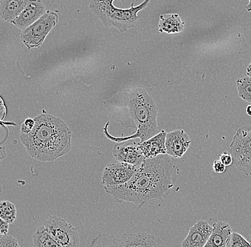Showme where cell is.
<instances>
[{
	"mask_svg": "<svg viewBox=\"0 0 251 247\" xmlns=\"http://www.w3.org/2000/svg\"><path fill=\"white\" fill-rule=\"evenodd\" d=\"M177 159L160 155L146 159L126 183L104 187L105 191L119 202L133 203L141 207L151 201L162 200L169 194L178 177Z\"/></svg>",
	"mask_w": 251,
	"mask_h": 247,
	"instance_id": "cell-1",
	"label": "cell"
},
{
	"mask_svg": "<svg viewBox=\"0 0 251 247\" xmlns=\"http://www.w3.org/2000/svg\"><path fill=\"white\" fill-rule=\"evenodd\" d=\"M104 105L113 115L123 114L114 119L119 122L126 116L132 120L133 128L136 130L130 136L114 137L108 132L107 122L103 127V133L111 141L121 142L139 138L141 142H143L158 133V109L151 96L145 89L140 87L125 89L105 102Z\"/></svg>",
	"mask_w": 251,
	"mask_h": 247,
	"instance_id": "cell-2",
	"label": "cell"
},
{
	"mask_svg": "<svg viewBox=\"0 0 251 247\" xmlns=\"http://www.w3.org/2000/svg\"><path fill=\"white\" fill-rule=\"evenodd\" d=\"M29 133L20 132V140L31 158L54 162L72 149V131L60 118L42 113L34 117Z\"/></svg>",
	"mask_w": 251,
	"mask_h": 247,
	"instance_id": "cell-3",
	"label": "cell"
},
{
	"mask_svg": "<svg viewBox=\"0 0 251 247\" xmlns=\"http://www.w3.org/2000/svg\"><path fill=\"white\" fill-rule=\"evenodd\" d=\"M115 0H91L89 9L97 19L106 27L117 28L120 32H126L133 28L140 17L138 16L140 11L148 7L151 0H144L138 6H133L128 9H119L114 7ZM122 2L126 0H120Z\"/></svg>",
	"mask_w": 251,
	"mask_h": 247,
	"instance_id": "cell-4",
	"label": "cell"
},
{
	"mask_svg": "<svg viewBox=\"0 0 251 247\" xmlns=\"http://www.w3.org/2000/svg\"><path fill=\"white\" fill-rule=\"evenodd\" d=\"M233 164L245 175H251V124L238 129L230 144Z\"/></svg>",
	"mask_w": 251,
	"mask_h": 247,
	"instance_id": "cell-5",
	"label": "cell"
},
{
	"mask_svg": "<svg viewBox=\"0 0 251 247\" xmlns=\"http://www.w3.org/2000/svg\"><path fill=\"white\" fill-rule=\"evenodd\" d=\"M58 22L57 12L47 10L37 21L22 31L20 34L22 42L29 50L38 48L42 46L49 33L54 29Z\"/></svg>",
	"mask_w": 251,
	"mask_h": 247,
	"instance_id": "cell-6",
	"label": "cell"
},
{
	"mask_svg": "<svg viewBox=\"0 0 251 247\" xmlns=\"http://www.w3.org/2000/svg\"><path fill=\"white\" fill-rule=\"evenodd\" d=\"M47 232L63 247H78L80 237L77 231L67 220L51 215L43 225Z\"/></svg>",
	"mask_w": 251,
	"mask_h": 247,
	"instance_id": "cell-7",
	"label": "cell"
},
{
	"mask_svg": "<svg viewBox=\"0 0 251 247\" xmlns=\"http://www.w3.org/2000/svg\"><path fill=\"white\" fill-rule=\"evenodd\" d=\"M140 166L122 162H111L102 172L101 184L104 187H116L128 182Z\"/></svg>",
	"mask_w": 251,
	"mask_h": 247,
	"instance_id": "cell-8",
	"label": "cell"
},
{
	"mask_svg": "<svg viewBox=\"0 0 251 247\" xmlns=\"http://www.w3.org/2000/svg\"><path fill=\"white\" fill-rule=\"evenodd\" d=\"M139 144V142L131 141V139L121 141L114 145L113 155L117 161L140 166L145 159L141 153Z\"/></svg>",
	"mask_w": 251,
	"mask_h": 247,
	"instance_id": "cell-9",
	"label": "cell"
},
{
	"mask_svg": "<svg viewBox=\"0 0 251 247\" xmlns=\"http://www.w3.org/2000/svg\"><path fill=\"white\" fill-rule=\"evenodd\" d=\"M191 140L186 132L176 130L166 134L165 146L166 154L174 158H180L188 150Z\"/></svg>",
	"mask_w": 251,
	"mask_h": 247,
	"instance_id": "cell-10",
	"label": "cell"
},
{
	"mask_svg": "<svg viewBox=\"0 0 251 247\" xmlns=\"http://www.w3.org/2000/svg\"><path fill=\"white\" fill-rule=\"evenodd\" d=\"M46 12V8L42 0H29L23 12L10 23L13 24L21 30H25L37 21Z\"/></svg>",
	"mask_w": 251,
	"mask_h": 247,
	"instance_id": "cell-11",
	"label": "cell"
},
{
	"mask_svg": "<svg viewBox=\"0 0 251 247\" xmlns=\"http://www.w3.org/2000/svg\"><path fill=\"white\" fill-rule=\"evenodd\" d=\"M213 231V226L203 220H199L191 226L181 247H203Z\"/></svg>",
	"mask_w": 251,
	"mask_h": 247,
	"instance_id": "cell-12",
	"label": "cell"
},
{
	"mask_svg": "<svg viewBox=\"0 0 251 247\" xmlns=\"http://www.w3.org/2000/svg\"><path fill=\"white\" fill-rule=\"evenodd\" d=\"M167 132L161 130L150 139L139 143V149L144 156V158L151 159L160 155H166V136Z\"/></svg>",
	"mask_w": 251,
	"mask_h": 247,
	"instance_id": "cell-13",
	"label": "cell"
},
{
	"mask_svg": "<svg viewBox=\"0 0 251 247\" xmlns=\"http://www.w3.org/2000/svg\"><path fill=\"white\" fill-rule=\"evenodd\" d=\"M212 226L213 231L203 247H226L227 241L233 232L230 225L220 221Z\"/></svg>",
	"mask_w": 251,
	"mask_h": 247,
	"instance_id": "cell-14",
	"label": "cell"
},
{
	"mask_svg": "<svg viewBox=\"0 0 251 247\" xmlns=\"http://www.w3.org/2000/svg\"><path fill=\"white\" fill-rule=\"evenodd\" d=\"M29 1V0H1L0 17L4 21L11 23L20 15Z\"/></svg>",
	"mask_w": 251,
	"mask_h": 247,
	"instance_id": "cell-15",
	"label": "cell"
},
{
	"mask_svg": "<svg viewBox=\"0 0 251 247\" xmlns=\"http://www.w3.org/2000/svg\"><path fill=\"white\" fill-rule=\"evenodd\" d=\"M185 23L178 14H169L160 16L158 31L166 34L180 33L184 29Z\"/></svg>",
	"mask_w": 251,
	"mask_h": 247,
	"instance_id": "cell-16",
	"label": "cell"
},
{
	"mask_svg": "<svg viewBox=\"0 0 251 247\" xmlns=\"http://www.w3.org/2000/svg\"><path fill=\"white\" fill-rule=\"evenodd\" d=\"M133 247H166L158 237L147 233H128Z\"/></svg>",
	"mask_w": 251,
	"mask_h": 247,
	"instance_id": "cell-17",
	"label": "cell"
},
{
	"mask_svg": "<svg viewBox=\"0 0 251 247\" xmlns=\"http://www.w3.org/2000/svg\"><path fill=\"white\" fill-rule=\"evenodd\" d=\"M32 239L34 247H63L51 237L44 226L36 229Z\"/></svg>",
	"mask_w": 251,
	"mask_h": 247,
	"instance_id": "cell-18",
	"label": "cell"
},
{
	"mask_svg": "<svg viewBox=\"0 0 251 247\" xmlns=\"http://www.w3.org/2000/svg\"><path fill=\"white\" fill-rule=\"evenodd\" d=\"M0 218L8 224H13L17 218V209L15 204L10 201H0Z\"/></svg>",
	"mask_w": 251,
	"mask_h": 247,
	"instance_id": "cell-19",
	"label": "cell"
},
{
	"mask_svg": "<svg viewBox=\"0 0 251 247\" xmlns=\"http://www.w3.org/2000/svg\"><path fill=\"white\" fill-rule=\"evenodd\" d=\"M238 96L251 104V78L249 77L238 79L236 81Z\"/></svg>",
	"mask_w": 251,
	"mask_h": 247,
	"instance_id": "cell-20",
	"label": "cell"
},
{
	"mask_svg": "<svg viewBox=\"0 0 251 247\" xmlns=\"http://www.w3.org/2000/svg\"><path fill=\"white\" fill-rule=\"evenodd\" d=\"M248 241L241 234L236 232H232L230 238L227 241L226 247H243Z\"/></svg>",
	"mask_w": 251,
	"mask_h": 247,
	"instance_id": "cell-21",
	"label": "cell"
},
{
	"mask_svg": "<svg viewBox=\"0 0 251 247\" xmlns=\"http://www.w3.org/2000/svg\"><path fill=\"white\" fill-rule=\"evenodd\" d=\"M106 247H133L130 241L128 234H124L121 238H115L113 240L111 245Z\"/></svg>",
	"mask_w": 251,
	"mask_h": 247,
	"instance_id": "cell-22",
	"label": "cell"
},
{
	"mask_svg": "<svg viewBox=\"0 0 251 247\" xmlns=\"http://www.w3.org/2000/svg\"><path fill=\"white\" fill-rule=\"evenodd\" d=\"M0 247H20L18 241L12 236L4 235L0 237Z\"/></svg>",
	"mask_w": 251,
	"mask_h": 247,
	"instance_id": "cell-23",
	"label": "cell"
},
{
	"mask_svg": "<svg viewBox=\"0 0 251 247\" xmlns=\"http://www.w3.org/2000/svg\"><path fill=\"white\" fill-rule=\"evenodd\" d=\"M34 126V119L28 118L26 119L21 126V133L28 134L32 130Z\"/></svg>",
	"mask_w": 251,
	"mask_h": 247,
	"instance_id": "cell-24",
	"label": "cell"
},
{
	"mask_svg": "<svg viewBox=\"0 0 251 247\" xmlns=\"http://www.w3.org/2000/svg\"><path fill=\"white\" fill-rule=\"evenodd\" d=\"M220 161L221 162L226 166H230L233 164V159L231 155L229 153L228 151L224 152L221 156H220Z\"/></svg>",
	"mask_w": 251,
	"mask_h": 247,
	"instance_id": "cell-25",
	"label": "cell"
},
{
	"mask_svg": "<svg viewBox=\"0 0 251 247\" xmlns=\"http://www.w3.org/2000/svg\"><path fill=\"white\" fill-rule=\"evenodd\" d=\"M213 169L215 172L218 173V174H221V173L225 172L226 166L221 163L220 160H216L213 163Z\"/></svg>",
	"mask_w": 251,
	"mask_h": 247,
	"instance_id": "cell-26",
	"label": "cell"
},
{
	"mask_svg": "<svg viewBox=\"0 0 251 247\" xmlns=\"http://www.w3.org/2000/svg\"><path fill=\"white\" fill-rule=\"evenodd\" d=\"M9 231V224L0 218V236L7 235Z\"/></svg>",
	"mask_w": 251,
	"mask_h": 247,
	"instance_id": "cell-27",
	"label": "cell"
},
{
	"mask_svg": "<svg viewBox=\"0 0 251 247\" xmlns=\"http://www.w3.org/2000/svg\"><path fill=\"white\" fill-rule=\"evenodd\" d=\"M7 152H6L5 148L0 146V163L4 159L7 158Z\"/></svg>",
	"mask_w": 251,
	"mask_h": 247,
	"instance_id": "cell-28",
	"label": "cell"
},
{
	"mask_svg": "<svg viewBox=\"0 0 251 247\" xmlns=\"http://www.w3.org/2000/svg\"><path fill=\"white\" fill-rule=\"evenodd\" d=\"M247 75L248 77L251 78V63L249 64V67L247 68Z\"/></svg>",
	"mask_w": 251,
	"mask_h": 247,
	"instance_id": "cell-29",
	"label": "cell"
},
{
	"mask_svg": "<svg viewBox=\"0 0 251 247\" xmlns=\"http://www.w3.org/2000/svg\"><path fill=\"white\" fill-rule=\"evenodd\" d=\"M246 113H247L248 115L251 116V105H249L246 108Z\"/></svg>",
	"mask_w": 251,
	"mask_h": 247,
	"instance_id": "cell-30",
	"label": "cell"
},
{
	"mask_svg": "<svg viewBox=\"0 0 251 247\" xmlns=\"http://www.w3.org/2000/svg\"><path fill=\"white\" fill-rule=\"evenodd\" d=\"M249 3L247 6H246V9H247L249 12H251V0H249Z\"/></svg>",
	"mask_w": 251,
	"mask_h": 247,
	"instance_id": "cell-31",
	"label": "cell"
},
{
	"mask_svg": "<svg viewBox=\"0 0 251 247\" xmlns=\"http://www.w3.org/2000/svg\"><path fill=\"white\" fill-rule=\"evenodd\" d=\"M243 247H251V245L249 243V242H248L246 244V245Z\"/></svg>",
	"mask_w": 251,
	"mask_h": 247,
	"instance_id": "cell-32",
	"label": "cell"
},
{
	"mask_svg": "<svg viewBox=\"0 0 251 247\" xmlns=\"http://www.w3.org/2000/svg\"><path fill=\"white\" fill-rule=\"evenodd\" d=\"M1 191H2V189H1V186L0 185V196H1Z\"/></svg>",
	"mask_w": 251,
	"mask_h": 247,
	"instance_id": "cell-33",
	"label": "cell"
},
{
	"mask_svg": "<svg viewBox=\"0 0 251 247\" xmlns=\"http://www.w3.org/2000/svg\"><path fill=\"white\" fill-rule=\"evenodd\" d=\"M249 243H250V244H251V238L250 241H249Z\"/></svg>",
	"mask_w": 251,
	"mask_h": 247,
	"instance_id": "cell-34",
	"label": "cell"
},
{
	"mask_svg": "<svg viewBox=\"0 0 251 247\" xmlns=\"http://www.w3.org/2000/svg\"><path fill=\"white\" fill-rule=\"evenodd\" d=\"M1 237V236H0V237Z\"/></svg>",
	"mask_w": 251,
	"mask_h": 247,
	"instance_id": "cell-35",
	"label": "cell"
}]
</instances>
